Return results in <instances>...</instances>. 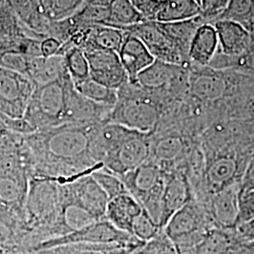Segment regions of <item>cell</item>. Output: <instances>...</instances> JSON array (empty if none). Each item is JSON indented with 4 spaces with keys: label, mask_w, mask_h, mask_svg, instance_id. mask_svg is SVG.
Returning <instances> with one entry per match:
<instances>
[{
    "label": "cell",
    "mask_w": 254,
    "mask_h": 254,
    "mask_svg": "<svg viewBox=\"0 0 254 254\" xmlns=\"http://www.w3.org/2000/svg\"><path fill=\"white\" fill-rule=\"evenodd\" d=\"M68 244H103L141 247L145 243L140 242L135 236L113 226L107 218H103L78 231L46 240L37 246L32 252Z\"/></svg>",
    "instance_id": "6"
},
{
    "label": "cell",
    "mask_w": 254,
    "mask_h": 254,
    "mask_svg": "<svg viewBox=\"0 0 254 254\" xmlns=\"http://www.w3.org/2000/svg\"><path fill=\"white\" fill-rule=\"evenodd\" d=\"M254 218V189L241 191L240 193V215L239 224ZM237 225V226H238Z\"/></svg>",
    "instance_id": "40"
},
{
    "label": "cell",
    "mask_w": 254,
    "mask_h": 254,
    "mask_svg": "<svg viewBox=\"0 0 254 254\" xmlns=\"http://www.w3.org/2000/svg\"><path fill=\"white\" fill-rule=\"evenodd\" d=\"M218 20L236 22L252 33L254 30V0H230L227 8L214 22Z\"/></svg>",
    "instance_id": "31"
},
{
    "label": "cell",
    "mask_w": 254,
    "mask_h": 254,
    "mask_svg": "<svg viewBox=\"0 0 254 254\" xmlns=\"http://www.w3.org/2000/svg\"><path fill=\"white\" fill-rule=\"evenodd\" d=\"M6 5V0H0V9Z\"/></svg>",
    "instance_id": "51"
},
{
    "label": "cell",
    "mask_w": 254,
    "mask_h": 254,
    "mask_svg": "<svg viewBox=\"0 0 254 254\" xmlns=\"http://www.w3.org/2000/svg\"><path fill=\"white\" fill-rule=\"evenodd\" d=\"M143 211L140 203L129 193L110 199L107 205L106 218L115 227L131 235L135 218Z\"/></svg>",
    "instance_id": "20"
},
{
    "label": "cell",
    "mask_w": 254,
    "mask_h": 254,
    "mask_svg": "<svg viewBox=\"0 0 254 254\" xmlns=\"http://www.w3.org/2000/svg\"><path fill=\"white\" fill-rule=\"evenodd\" d=\"M125 32L126 36L119 51V58L127 72L129 83L136 85L138 74L153 64L155 59L138 38Z\"/></svg>",
    "instance_id": "16"
},
{
    "label": "cell",
    "mask_w": 254,
    "mask_h": 254,
    "mask_svg": "<svg viewBox=\"0 0 254 254\" xmlns=\"http://www.w3.org/2000/svg\"><path fill=\"white\" fill-rule=\"evenodd\" d=\"M230 0H200V17L205 23L214 22L225 9Z\"/></svg>",
    "instance_id": "39"
},
{
    "label": "cell",
    "mask_w": 254,
    "mask_h": 254,
    "mask_svg": "<svg viewBox=\"0 0 254 254\" xmlns=\"http://www.w3.org/2000/svg\"><path fill=\"white\" fill-rule=\"evenodd\" d=\"M139 249H140V248H139ZM139 249H138V250H136V252H134L132 254H140V252H139Z\"/></svg>",
    "instance_id": "52"
},
{
    "label": "cell",
    "mask_w": 254,
    "mask_h": 254,
    "mask_svg": "<svg viewBox=\"0 0 254 254\" xmlns=\"http://www.w3.org/2000/svg\"><path fill=\"white\" fill-rule=\"evenodd\" d=\"M218 49V36L215 27L209 23H204L197 29L192 40L189 61L200 66H208Z\"/></svg>",
    "instance_id": "21"
},
{
    "label": "cell",
    "mask_w": 254,
    "mask_h": 254,
    "mask_svg": "<svg viewBox=\"0 0 254 254\" xmlns=\"http://www.w3.org/2000/svg\"><path fill=\"white\" fill-rule=\"evenodd\" d=\"M74 89L82 96L101 105L115 107L119 99L118 91L109 89L91 77L73 83Z\"/></svg>",
    "instance_id": "30"
},
{
    "label": "cell",
    "mask_w": 254,
    "mask_h": 254,
    "mask_svg": "<svg viewBox=\"0 0 254 254\" xmlns=\"http://www.w3.org/2000/svg\"><path fill=\"white\" fill-rule=\"evenodd\" d=\"M184 144L179 136H168L159 139L154 146L152 145L151 157L154 156V162H171L175 160L183 151Z\"/></svg>",
    "instance_id": "33"
},
{
    "label": "cell",
    "mask_w": 254,
    "mask_h": 254,
    "mask_svg": "<svg viewBox=\"0 0 254 254\" xmlns=\"http://www.w3.org/2000/svg\"><path fill=\"white\" fill-rule=\"evenodd\" d=\"M109 9V22L106 26L121 28L147 21L130 0H111Z\"/></svg>",
    "instance_id": "28"
},
{
    "label": "cell",
    "mask_w": 254,
    "mask_h": 254,
    "mask_svg": "<svg viewBox=\"0 0 254 254\" xmlns=\"http://www.w3.org/2000/svg\"><path fill=\"white\" fill-rule=\"evenodd\" d=\"M190 200V190L187 178L178 173H166L160 221L162 230L173 214Z\"/></svg>",
    "instance_id": "18"
},
{
    "label": "cell",
    "mask_w": 254,
    "mask_h": 254,
    "mask_svg": "<svg viewBox=\"0 0 254 254\" xmlns=\"http://www.w3.org/2000/svg\"><path fill=\"white\" fill-rule=\"evenodd\" d=\"M236 233L240 242L254 240V218L239 224L236 228Z\"/></svg>",
    "instance_id": "43"
},
{
    "label": "cell",
    "mask_w": 254,
    "mask_h": 254,
    "mask_svg": "<svg viewBox=\"0 0 254 254\" xmlns=\"http://www.w3.org/2000/svg\"><path fill=\"white\" fill-rule=\"evenodd\" d=\"M141 247L103 244H68L34 251V253L36 254H132Z\"/></svg>",
    "instance_id": "26"
},
{
    "label": "cell",
    "mask_w": 254,
    "mask_h": 254,
    "mask_svg": "<svg viewBox=\"0 0 254 254\" xmlns=\"http://www.w3.org/2000/svg\"><path fill=\"white\" fill-rule=\"evenodd\" d=\"M60 55H64L67 72L73 83L90 77V67L85 52L75 46L69 47Z\"/></svg>",
    "instance_id": "32"
},
{
    "label": "cell",
    "mask_w": 254,
    "mask_h": 254,
    "mask_svg": "<svg viewBox=\"0 0 254 254\" xmlns=\"http://www.w3.org/2000/svg\"><path fill=\"white\" fill-rule=\"evenodd\" d=\"M62 43L53 37H46L42 40L41 51L43 57H52L60 53L62 48Z\"/></svg>",
    "instance_id": "42"
},
{
    "label": "cell",
    "mask_w": 254,
    "mask_h": 254,
    "mask_svg": "<svg viewBox=\"0 0 254 254\" xmlns=\"http://www.w3.org/2000/svg\"><path fill=\"white\" fill-rule=\"evenodd\" d=\"M42 9L50 22L72 15L81 7L84 0H39Z\"/></svg>",
    "instance_id": "34"
},
{
    "label": "cell",
    "mask_w": 254,
    "mask_h": 254,
    "mask_svg": "<svg viewBox=\"0 0 254 254\" xmlns=\"http://www.w3.org/2000/svg\"><path fill=\"white\" fill-rule=\"evenodd\" d=\"M218 36V52L229 57H239L251 50L252 35L236 22L218 20L213 23Z\"/></svg>",
    "instance_id": "17"
},
{
    "label": "cell",
    "mask_w": 254,
    "mask_h": 254,
    "mask_svg": "<svg viewBox=\"0 0 254 254\" xmlns=\"http://www.w3.org/2000/svg\"><path fill=\"white\" fill-rule=\"evenodd\" d=\"M227 90V84L220 76L202 73L191 84V91L201 100L214 101L221 98Z\"/></svg>",
    "instance_id": "29"
},
{
    "label": "cell",
    "mask_w": 254,
    "mask_h": 254,
    "mask_svg": "<svg viewBox=\"0 0 254 254\" xmlns=\"http://www.w3.org/2000/svg\"><path fill=\"white\" fill-rule=\"evenodd\" d=\"M212 228L217 227L209 223L199 204L191 199L173 214L163 231L177 249H185L197 245Z\"/></svg>",
    "instance_id": "7"
},
{
    "label": "cell",
    "mask_w": 254,
    "mask_h": 254,
    "mask_svg": "<svg viewBox=\"0 0 254 254\" xmlns=\"http://www.w3.org/2000/svg\"><path fill=\"white\" fill-rule=\"evenodd\" d=\"M196 1H197V2H198V3H199V5H200V0H196Z\"/></svg>",
    "instance_id": "54"
},
{
    "label": "cell",
    "mask_w": 254,
    "mask_h": 254,
    "mask_svg": "<svg viewBox=\"0 0 254 254\" xmlns=\"http://www.w3.org/2000/svg\"><path fill=\"white\" fill-rule=\"evenodd\" d=\"M200 15V5L196 0H161L154 21L173 23L190 20Z\"/></svg>",
    "instance_id": "24"
},
{
    "label": "cell",
    "mask_w": 254,
    "mask_h": 254,
    "mask_svg": "<svg viewBox=\"0 0 254 254\" xmlns=\"http://www.w3.org/2000/svg\"><path fill=\"white\" fill-rule=\"evenodd\" d=\"M118 95V102L112 109L109 122L150 134L159 120V111L155 105L150 101L128 96L120 91Z\"/></svg>",
    "instance_id": "8"
},
{
    "label": "cell",
    "mask_w": 254,
    "mask_h": 254,
    "mask_svg": "<svg viewBox=\"0 0 254 254\" xmlns=\"http://www.w3.org/2000/svg\"><path fill=\"white\" fill-rule=\"evenodd\" d=\"M238 242L236 229L212 228L197 245L178 251L180 254H233Z\"/></svg>",
    "instance_id": "19"
},
{
    "label": "cell",
    "mask_w": 254,
    "mask_h": 254,
    "mask_svg": "<svg viewBox=\"0 0 254 254\" xmlns=\"http://www.w3.org/2000/svg\"><path fill=\"white\" fill-rule=\"evenodd\" d=\"M72 86L69 73L57 81L37 86L23 119L33 133L65 124L68 94Z\"/></svg>",
    "instance_id": "4"
},
{
    "label": "cell",
    "mask_w": 254,
    "mask_h": 254,
    "mask_svg": "<svg viewBox=\"0 0 254 254\" xmlns=\"http://www.w3.org/2000/svg\"><path fill=\"white\" fill-rule=\"evenodd\" d=\"M147 21H154L155 14L160 7L161 0H130Z\"/></svg>",
    "instance_id": "41"
},
{
    "label": "cell",
    "mask_w": 254,
    "mask_h": 254,
    "mask_svg": "<svg viewBox=\"0 0 254 254\" xmlns=\"http://www.w3.org/2000/svg\"><path fill=\"white\" fill-rule=\"evenodd\" d=\"M6 5L28 35L40 40L49 37L51 22L39 0H6Z\"/></svg>",
    "instance_id": "15"
},
{
    "label": "cell",
    "mask_w": 254,
    "mask_h": 254,
    "mask_svg": "<svg viewBox=\"0 0 254 254\" xmlns=\"http://www.w3.org/2000/svg\"><path fill=\"white\" fill-rule=\"evenodd\" d=\"M241 191L249 190L254 189V155L251 162L246 169L245 173L240 181Z\"/></svg>",
    "instance_id": "44"
},
{
    "label": "cell",
    "mask_w": 254,
    "mask_h": 254,
    "mask_svg": "<svg viewBox=\"0 0 254 254\" xmlns=\"http://www.w3.org/2000/svg\"><path fill=\"white\" fill-rule=\"evenodd\" d=\"M252 35V46H251V49H254V30L251 33Z\"/></svg>",
    "instance_id": "50"
},
{
    "label": "cell",
    "mask_w": 254,
    "mask_h": 254,
    "mask_svg": "<svg viewBox=\"0 0 254 254\" xmlns=\"http://www.w3.org/2000/svg\"><path fill=\"white\" fill-rule=\"evenodd\" d=\"M68 74L64 55L52 57H38L30 61L27 76L35 86H42L62 79Z\"/></svg>",
    "instance_id": "22"
},
{
    "label": "cell",
    "mask_w": 254,
    "mask_h": 254,
    "mask_svg": "<svg viewBox=\"0 0 254 254\" xmlns=\"http://www.w3.org/2000/svg\"><path fill=\"white\" fill-rule=\"evenodd\" d=\"M25 33L27 34L25 29L19 24L17 19L15 18V16L7 7V5L1 8L0 9V43L9 37L16 36V35L25 34Z\"/></svg>",
    "instance_id": "38"
},
{
    "label": "cell",
    "mask_w": 254,
    "mask_h": 254,
    "mask_svg": "<svg viewBox=\"0 0 254 254\" xmlns=\"http://www.w3.org/2000/svg\"><path fill=\"white\" fill-rule=\"evenodd\" d=\"M35 89L27 75L0 67V118L10 131L15 121L25 117Z\"/></svg>",
    "instance_id": "5"
},
{
    "label": "cell",
    "mask_w": 254,
    "mask_h": 254,
    "mask_svg": "<svg viewBox=\"0 0 254 254\" xmlns=\"http://www.w3.org/2000/svg\"><path fill=\"white\" fill-rule=\"evenodd\" d=\"M83 51L89 64L91 79L115 91L121 90L129 83L127 72L121 64L118 53L95 48Z\"/></svg>",
    "instance_id": "13"
},
{
    "label": "cell",
    "mask_w": 254,
    "mask_h": 254,
    "mask_svg": "<svg viewBox=\"0 0 254 254\" xmlns=\"http://www.w3.org/2000/svg\"><path fill=\"white\" fill-rule=\"evenodd\" d=\"M156 22V21H155ZM205 22L200 16L195 18L185 20L180 22L173 23H160L159 26L165 31V33L170 37V39L178 47L182 53L189 58V51L190 47L192 40L195 36V33L200 25Z\"/></svg>",
    "instance_id": "25"
},
{
    "label": "cell",
    "mask_w": 254,
    "mask_h": 254,
    "mask_svg": "<svg viewBox=\"0 0 254 254\" xmlns=\"http://www.w3.org/2000/svg\"><path fill=\"white\" fill-rule=\"evenodd\" d=\"M62 185L64 201L78 205L97 219L106 218L109 197L91 174L83 175Z\"/></svg>",
    "instance_id": "12"
},
{
    "label": "cell",
    "mask_w": 254,
    "mask_h": 254,
    "mask_svg": "<svg viewBox=\"0 0 254 254\" xmlns=\"http://www.w3.org/2000/svg\"><path fill=\"white\" fill-rule=\"evenodd\" d=\"M237 164L230 156H221L215 159L207 169L206 182L212 193L222 190L236 181Z\"/></svg>",
    "instance_id": "27"
},
{
    "label": "cell",
    "mask_w": 254,
    "mask_h": 254,
    "mask_svg": "<svg viewBox=\"0 0 254 254\" xmlns=\"http://www.w3.org/2000/svg\"><path fill=\"white\" fill-rule=\"evenodd\" d=\"M234 66H240L254 72V49H251L242 56L236 57Z\"/></svg>",
    "instance_id": "45"
},
{
    "label": "cell",
    "mask_w": 254,
    "mask_h": 254,
    "mask_svg": "<svg viewBox=\"0 0 254 254\" xmlns=\"http://www.w3.org/2000/svg\"><path fill=\"white\" fill-rule=\"evenodd\" d=\"M149 135L132 130L129 136L105 159L103 168L122 176L147 162L151 158L152 152Z\"/></svg>",
    "instance_id": "9"
},
{
    "label": "cell",
    "mask_w": 254,
    "mask_h": 254,
    "mask_svg": "<svg viewBox=\"0 0 254 254\" xmlns=\"http://www.w3.org/2000/svg\"><path fill=\"white\" fill-rule=\"evenodd\" d=\"M183 73V67L155 60L138 74L136 86L145 90H160L171 85Z\"/></svg>",
    "instance_id": "23"
},
{
    "label": "cell",
    "mask_w": 254,
    "mask_h": 254,
    "mask_svg": "<svg viewBox=\"0 0 254 254\" xmlns=\"http://www.w3.org/2000/svg\"><path fill=\"white\" fill-rule=\"evenodd\" d=\"M120 29L138 38L155 60L181 67H185L190 63L189 58L174 45L158 22L145 21L130 27H121Z\"/></svg>",
    "instance_id": "10"
},
{
    "label": "cell",
    "mask_w": 254,
    "mask_h": 254,
    "mask_svg": "<svg viewBox=\"0 0 254 254\" xmlns=\"http://www.w3.org/2000/svg\"><path fill=\"white\" fill-rule=\"evenodd\" d=\"M23 136L11 131L0 138V212L25 225L24 208L30 172Z\"/></svg>",
    "instance_id": "3"
},
{
    "label": "cell",
    "mask_w": 254,
    "mask_h": 254,
    "mask_svg": "<svg viewBox=\"0 0 254 254\" xmlns=\"http://www.w3.org/2000/svg\"><path fill=\"white\" fill-rule=\"evenodd\" d=\"M100 125L64 124L24 135L30 177L64 184L103 168L94 143Z\"/></svg>",
    "instance_id": "1"
},
{
    "label": "cell",
    "mask_w": 254,
    "mask_h": 254,
    "mask_svg": "<svg viewBox=\"0 0 254 254\" xmlns=\"http://www.w3.org/2000/svg\"><path fill=\"white\" fill-rule=\"evenodd\" d=\"M92 178L97 182V184L101 187V189L105 191L108 195L109 200L128 192L122 179L120 176L110 173L109 171L105 170L104 168L97 169L91 173Z\"/></svg>",
    "instance_id": "35"
},
{
    "label": "cell",
    "mask_w": 254,
    "mask_h": 254,
    "mask_svg": "<svg viewBox=\"0 0 254 254\" xmlns=\"http://www.w3.org/2000/svg\"><path fill=\"white\" fill-rule=\"evenodd\" d=\"M5 253H6L5 251H3V250H1V249H0V254H5Z\"/></svg>",
    "instance_id": "53"
},
{
    "label": "cell",
    "mask_w": 254,
    "mask_h": 254,
    "mask_svg": "<svg viewBox=\"0 0 254 254\" xmlns=\"http://www.w3.org/2000/svg\"><path fill=\"white\" fill-rule=\"evenodd\" d=\"M9 132H11V131H10L9 128H8V127L6 126V124L4 123V121L0 118V138H2L3 136L8 135Z\"/></svg>",
    "instance_id": "48"
},
{
    "label": "cell",
    "mask_w": 254,
    "mask_h": 254,
    "mask_svg": "<svg viewBox=\"0 0 254 254\" xmlns=\"http://www.w3.org/2000/svg\"><path fill=\"white\" fill-rule=\"evenodd\" d=\"M233 254H254V240L239 241L236 244Z\"/></svg>",
    "instance_id": "46"
},
{
    "label": "cell",
    "mask_w": 254,
    "mask_h": 254,
    "mask_svg": "<svg viewBox=\"0 0 254 254\" xmlns=\"http://www.w3.org/2000/svg\"><path fill=\"white\" fill-rule=\"evenodd\" d=\"M63 185L41 177H30L24 208V221L29 236L30 251L46 240L65 235L62 211Z\"/></svg>",
    "instance_id": "2"
},
{
    "label": "cell",
    "mask_w": 254,
    "mask_h": 254,
    "mask_svg": "<svg viewBox=\"0 0 254 254\" xmlns=\"http://www.w3.org/2000/svg\"><path fill=\"white\" fill-rule=\"evenodd\" d=\"M5 254H35L34 252H8Z\"/></svg>",
    "instance_id": "49"
},
{
    "label": "cell",
    "mask_w": 254,
    "mask_h": 254,
    "mask_svg": "<svg viewBox=\"0 0 254 254\" xmlns=\"http://www.w3.org/2000/svg\"><path fill=\"white\" fill-rule=\"evenodd\" d=\"M139 252L141 254H180L176 245L166 236L164 231L142 246Z\"/></svg>",
    "instance_id": "37"
},
{
    "label": "cell",
    "mask_w": 254,
    "mask_h": 254,
    "mask_svg": "<svg viewBox=\"0 0 254 254\" xmlns=\"http://www.w3.org/2000/svg\"><path fill=\"white\" fill-rule=\"evenodd\" d=\"M127 191L140 205L163 195L166 172L151 158L135 170L120 176Z\"/></svg>",
    "instance_id": "11"
},
{
    "label": "cell",
    "mask_w": 254,
    "mask_h": 254,
    "mask_svg": "<svg viewBox=\"0 0 254 254\" xmlns=\"http://www.w3.org/2000/svg\"><path fill=\"white\" fill-rule=\"evenodd\" d=\"M111 0H84L83 4H88V5H100V6H109V2ZM81 5V6H82Z\"/></svg>",
    "instance_id": "47"
},
{
    "label": "cell",
    "mask_w": 254,
    "mask_h": 254,
    "mask_svg": "<svg viewBox=\"0 0 254 254\" xmlns=\"http://www.w3.org/2000/svg\"><path fill=\"white\" fill-rule=\"evenodd\" d=\"M240 182H233L222 190L213 193L211 214L215 226L223 230H235L240 215Z\"/></svg>",
    "instance_id": "14"
},
{
    "label": "cell",
    "mask_w": 254,
    "mask_h": 254,
    "mask_svg": "<svg viewBox=\"0 0 254 254\" xmlns=\"http://www.w3.org/2000/svg\"><path fill=\"white\" fill-rule=\"evenodd\" d=\"M163 230L158 227L154 220L143 210L133 221L131 235L135 236L140 242L147 243L154 239Z\"/></svg>",
    "instance_id": "36"
}]
</instances>
